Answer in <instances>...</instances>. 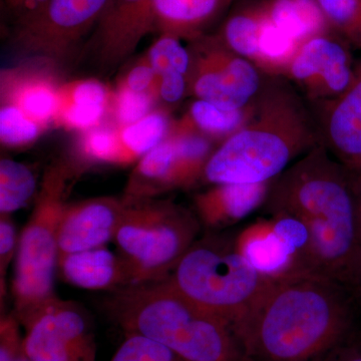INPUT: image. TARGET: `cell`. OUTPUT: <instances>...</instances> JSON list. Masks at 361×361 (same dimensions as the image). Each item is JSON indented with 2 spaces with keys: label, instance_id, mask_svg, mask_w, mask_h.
Listing matches in <instances>:
<instances>
[{
  "label": "cell",
  "instance_id": "obj_4",
  "mask_svg": "<svg viewBox=\"0 0 361 361\" xmlns=\"http://www.w3.org/2000/svg\"><path fill=\"white\" fill-rule=\"evenodd\" d=\"M104 305L123 334L160 342L185 361H251L231 327L186 298L168 278L110 292Z\"/></svg>",
  "mask_w": 361,
  "mask_h": 361
},
{
  "label": "cell",
  "instance_id": "obj_36",
  "mask_svg": "<svg viewBox=\"0 0 361 361\" xmlns=\"http://www.w3.org/2000/svg\"><path fill=\"white\" fill-rule=\"evenodd\" d=\"M188 94V77L182 73H166L160 78L159 96L168 104H176Z\"/></svg>",
  "mask_w": 361,
  "mask_h": 361
},
{
  "label": "cell",
  "instance_id": "obj_12",
  "mask_svg": "<svg viewBox=\"0 0 361 361\" xmlns=\"http://www.w3.org/2000/svg\"><path fill=\"white\" fill-rule=\"evenodd\" d=\"M310 106L320 144L350 172L361 176V59L353 82L341 96Z\"/></svg>",
  "mask_w": 361,
  "mask_h": 361
},
{
  "label": "cell",
  "instance_id": "obj_37",
  "mask_svg": "<svg viewBox=\"0 0 361 361\" xmlns=\"http://www.w3.org/2000/svg\"><path fill=\"white\" fill-rule=\"evenodd\" d=\"M314 361H361V342L349 337Z\"/></svg>",
  "mask_w": 361,
  "mask_h": 361
},
{
  "label": "cell",
  "instance_id": "obj_41",
  "mask_svg": "<svg viewBox=\"0 0 361 361\" xmlns=\"http://www.w3.org/2000/svg\"><path fill=\"white\" fill-rule=\"evenodd\" d=\"M236 1H237V0H236Z\"/></svg>",
  "mask_w": 361,
  "mask_h": 361
},
{
  "label": "cell",
  "instance_id": "obj_13",
  "mask_svg": "<svg viewBox=\"0 0 361 361\" xmlns=\"http://www.w3.org/2000/svg\"><path fill=\"white\" fill-rule=\"evenodd\" d=\"M123 209V201L113 197L66 204L59 225V257L115 241Z\"/></svg>",
  "mask_w": 361,
  "mask_h": 361
},
{
  "label": "cell",
  "instance_id": "obj_2",
  "mask_svg": "<svg viewBox=\"0 0 361 361\" xmlns=\"http://www.w3.org/2000/svg\"><path fill=\"white\" fill-rule=\"evenodd\" d=\"M353 294L315 273L271 280L239 331L249 360H317L353 336Z\"/></svg>",
  "mask_w": 361,
  "mask_h": 361
},
{
  "label": "cell",
  "instance_id": "obj_6",
  "mask_svg": "<svg viewBox=\"0 0 361 361\" xmlns=\"http://www.w3.org/2000/svg\"><path fill=\"white\" fill-rule=\"evenodd\" d=\"M201 226L196 214L171 201L125 203L114 242L132 285L170 276L198 240Z\"/></svg>",
  "mask_w": 361,
  "mask_h": 361
},
{
  "label": "cell",
  "instance_id": "obj_20",
  "mask_svg": "<svg viewBox=\"0 0 361 361\" xmlns=\"http://www.w3.org/2000/svg\"><path fill=\"white\" fill-rule=\"evenodd\" d=\"M59 89L54 78L44 71H18L2 78L4 104L18 106L42 128L56 121Z\"/></svg>",
  "mask_w": 361,
  "mask_h": 361
},
{
  "label": "cell",
  "instance_id": "obj_24",
  "mask_svg": "<svg viewBox=\"0 0 361 361\" xmlns=\"http://www.w3.org/2000/svg\"><path fill=\"white\" fill-rule=\"evenodd\" d=\"M173 123L165 111H154L137 122L118 128V164L128 165L139 161L167 139Z\"/></svg>",
  "mask_w": 361,
  "mask_h": 361
},
{
  "label": "cell",
  "instance_id": "obj_34",
  "mask_svg": "<svg viewBox=\"0 0 361 361\" xmlns=\"http://www.w3.org/2000/svg\"><path fill=\"white\" fill-rule=\"evenodd\" d=\"M18 239L11 215H0V287H4L9 265L18 253Z\"/></svg>",
  "mask_w": 361,
  "mask_h": 361
},
{
  "label": "cell",
  "instance_id": "obj_30",
  "mask_svg": "<svg viewBox=\"0 0 361 361\" xmlns=\"http://www.w3.org/2000/svg\"><path fill=\"white\" fill-rule=\"evenodd\" d=\"M156 97H159L156 90L135 92L118 85L111 103L116 127H125L149 115Z\"/></svg>",
  "mask_w": 361,
  "mask_h": 361
},
{
  "label": "cell",
  "instance_id": "obj_23",
  "mask_svg": "<svg viewBox=\"0 0 361 361\" xmlns=\"http://www.w3.org/2000/svg\"><path fill=\"white\" fill-rule=\"evenodd\" d=\"M270 21L299 44L330 32L316 0H264Z\"/></svg>",
  "mask_w": 361,
  "mask_h": 361
},
{
  "label": "cell",
  "instance_id": "obj_5",
  "mask_svg": "<svg viewBox=\"0 0 361 361\" xmlns=\"http://www.w3.org/2000/svg\"><path fill=\"white\" fill-rule=\"evenodd\" d=\"M168 280L238 336L272 279L258 272L239 253L235 239L208 234L195 242Z\"/></svg>",
  "mask_w": 361,
  "mask_h": 361
},
{
  "label": "cell",
  "instance_id": "obj_25",
  "mask_svg": "<svg viewBox=\"0 0 361 361\" xmlns=\"http://www.w3.org/2000/svg\"><path fill=\"white\" fill-rule=\"evenodd\" d=\"M250 111L251 104L239 110H225L196 99L182 118L193 129L221 144L246 123Z\"/></svg>",
  "mask_w": 361,
  "mask_h": 361
},
{
  "label": "cell",
  "instance_id": "obj_32",
  "mask_svg": "<svg viewBox=\"0 0 361 361\" xmlns=\"http://www.w3.org/2000/svg\"><path fill=\"white\" fill-rule=\"evenodd\" d=\"M118 129L97 127L85 130L80 142V149L85 160L99 163L118 164Z\"/></svg>",
  "mask_w": 361,
  "mask_h": 361
},
{
  "label": "cell",
  "instance_id": "obj_1",
  "mask_svg": "<svg viewBox=\"0 0 361 361\" xmlns=\"http://www.w3.org/2000/svg\"><path fill=\"white\" fill-rule=\"evenodd\" d=\"M263 207L307 227L310 273L361 293L357 175L318 144L271 182Z\"/></svg>",
  "mask_w": 361,
  "mask_h": 361
},
{
  "label": "cell",
  "instance_id": "obj_18",
  "mask_svg": "<svg viewBox=\"0 0 361 361\" xmlns=\"http://www.w3.org/2000/svg\"><path fill=\"white\" fill-rule=\"evenodd\" d=\"M183 187L174 139L169 134L167 139L137 161L122 200L128 204L154 199L158 195Z\"/></svg>",
  "mask_w": 361,
  "mask_h": 361
},
{
  "label": "cell",
  "instance_id": "obj_16",
  "mask_svg": "<svg viewBox=\"0 0 361 361\" xmlns=\"http://www.w3.org/2000/svg\"><path fill=\"white\" fill-rule=\"evenodd\" d=\"M58 272L66 283L87 290L113 292L132 285L122 257L106 247L59 256Z\"/></svg>",
  "mask_w": 361,
  "mask_h": 361
},
{
  "label": "cell",
  "instance_id": "obj_27",
  "mask_svg": "<svg viewBox=\"0 0 361 361\" xmlns=\"http://www.w3.org/2000/svg\"><path fill=\"white\" fill-rule=\"evenodd\" d=\"M330 32L361 51V0H316Z\"/></svg>",
  "mask_w": 361,
  "mask_h": 361
},
{
  "label": "cell",
  "instance_id": "obj_9",
  "mask_svg": "<svg viewBox=\"0 0 361 361\" xmlns=\"http://www.w3.org/2000/svg\"><path fill=\"white\" fill-rule=\"evenodd\" d=\"M108 0H47L37 13L16 21L13 42L44 59L71 54L101 20Z\"/></svg>",
  "mask_w": 361,
  "mask_h": 361
},
{
  "label": "cell",
  "instance_id": "obj_31",
  "mask_svg": "<svg viewBox=\"0 0 361 361\" xmlns=\"http://www.w3.org/2000/svg\"><path fill=\"white\" fill-rule=\"evenodd\" d=\"M126 338L111 361H185L172 349L140 334H125Z\"/></svg>",
  "mask_w": 361,
  "mask_h": 361
},
{
  "label": "cell",
  "instance_id": "obj_38",
  "mask_svg": "<svg viewBox=\"0 0 361 361\" xmlns=\"http://www.w3.org/2000/svg\"><path fill=\"white\" fill-rule=\"evenodd\" d=\"M4 4L16 16V21L39 11L47 0H4Z\"/></svg>",
  "mask_w": 361,
  "mask_h": 361
},
{
  "label": "cell",
  "instance_id": "obj_26",
  "mask_svg": "<svg viewBox=\"0 0 361 361\" xmlns=\"http://www.w3.org/2000/svg\"><path fill=\"white\" fill-rule=\"evenodd\" d=\"M37 183L27 166L11 159L0 161V215H11L32 200Z\"/></svg>",
  "mask_w": 361,
  "mask_h": 361
},
{
  "label": "cell",
  "instance_id": "obj_40",
  "mask_svg": "<svg viewBox=\"0 0 361 361\" xmlns=\"http://www.w3.org/2000/svg\"><path fill=\"white\" fill-rule=\"evenodd\" d=\"M16 361H32L30 358L26 356L25 353H23V355L20 356Z\"/></svg>",
  "mask_w": 361,
  "mask_h": 361
},
{
  "label": "cell",
  "instance_id": "obj_11",
  "mask_svg": "<svg viewBox=\"0 0 361 361\" xmlns=\"http://www.w3.org/2000/svg\"><path fill=\"white\" fill-rule=\"evenodd\" d=\"M355 66L351 47L329 32L300 44L283 78L308 104H318L341 96L353 82Z\"/></svg>",
  "mask_w": 361,
  "mask_h": 361
},
{
  "label": "cell",
  "instance_id": "obj_3",
  "mask_svg": "<svg viewBox=\"0 0 361 361\" xmlns=\"http://www.w3.org/2000/svg\"><path fill=\"white\" fill-rule=\"evenodd\" d=\"M318 144L310 104L288 80L267 75L248 120L216 147L202 180L213 185L272 182Z\"/></svg>",
  "mask_w": 361,
  "mask_h": 361
},
{
  "label": "cell",
  "instance_id": "obj_7",
  "mask_svg": "<svg viewBox=\"0 0 361 361\" xmlns=\"http://www.w3.org/2000/svg\"><path fill=\"white\" fill-rule=\"evenodd\" d=\"M73 170L66 164L45 173L37 204L18 239L13 280L14 313L20 323L56 297L59 232Z\"/></svg>",
  "mask_w": 361,
  "mask_h": 361
},
{
  "label": "cell",
  "instance_id": "obj_28",
  "mask_svg": "<svg viewBox=\"0 0 361 361\" xmlns=\"http://www.w3.org/2000/svg\"><path fill=\"white\" fill-rule=\"evenodd\" d=\"M147 61L159 78L171 73H182L188 77L191 68V54L178 37L160 35L149 47Z\"/></svg>",
  "mask_w": 361,
  "mask_h": 361
},
{
  "label": "cell",
  "instance_id": "obj_29",
  "mask_svg": "<svg viewBox=\"0 0 361 361\" xmlns=\"http://www.w3.org/2000/svg\"><path fill=\"white\" fill-rule=\"evenodd\" d=\"M44 128L35 123L18 106L6 104L0 111V139L6 146L20 147L32 144Z\"/></svg>",
  "mask_w": 361,
  "mask_h": 361
},
{
  "label": "cell",
  "instance_id": "obj_39",
  "mask_svg": "<svg viewBox=\"0 0 361 361\" xmlns=\"http://www.w3.org/2000/svg\"><path fill=\"white\" fill-rule=\"evenodd\" d=\"M358 217H360L361 241V176H358Z\"/></svg>",
  "mask_w": 361,
  "mask_h": 361
},
{
  "label": "cell",
  "instance_id": "obj_35",
  "mask_svg": "<svg viewBox=\"0 0 361 361\" xmlns=\"http://www.w3.org/2000/svg\"><path fill=\"white\" fill-rule=\"evenodd\" d=\"M159 85H160V78L157 75L156 71L147 61L146 63L133 68L118 85L135 92H149V90H156L159 92Z\"/></svg>",
  "mask_w": 361,
  "mask_h": 361
},
{
  "label": "cell",
  "instance_id": "obj_33",
  "mask_svg": "<svg viewBox=\"0 0 361 361\" xmlns=\"http://www.w3.org/2000/svg\"><path fill=\"white\" fill-rule=\"evenodd\" d=\"M20 323L16 315H2L0 322V361H16L23 353Z\"/></svg>",
  "mask_w": 361,
  "mask_h": 361
},
{
  "label": "cell",
  "instance_id": "obj_21",
  "mask_svg": "<svg viewBox=\"0 0 361 361\" xmlns=\"http://www.w3.org/2000/svg\"><path fill=\"white\" fill-rule=\"evenodd\" d=\"M110 106L111 96L103 84L96 80H77L59 89L56 122L85 132L99 126Z\"/></svg>",
  "mask_w": 361,
  "mask_h": 361
},
{
  "label": "cell",
  "instance_id": "obj_17",
  "mask_svg": "<svg viewBox=\"0 0 361 361\" xmlns=\"http://www.w3.org/2000/svg\"><path fill=\"white\" fill-rule=\"evenodd\" d=\"M235 246L258 272L271 279L304 273L295 254L278 234L271 218L257 220L239 233Z\"/></svg>",
  "mask_w": 361,
  "mask_h": 361
},
{
  "label": "cell",
  "instance_id": "obj_8",
  "mask_svg": "<svg viewBox=\"0 0 361 361\" xmlns=\"http://www.w3.org/2000/svg\"><path fill=\"white\" fill-rule=\"evenodd\" d=\"M191 68L188 94L225 110L250 106L264 85L266 77L257 66L235 54L215 35L190 42Z\"/></svg>",
  "mask_w": 361,
  "mask_h": 361
},
{
  "label": "cell",
  "instance_id": "obj_15",
  "mask_svg": "<svg viewBox=\"0 0 361 361\" xmlns=\"http://www.w3.org/2000/svg\"><path fill=\"white\" fill-rule=\"evenodd\" d=\"M270 184L213 185L195 196V214L212 231L236 224L264 206Z\"/></svg>",
  "mask_w": 361,
  "mask_h": 361
},
{
  "label": "cell",
  "instance_id": "obj_14",
  "mask_svg": "<svg viewBox=\"0 0 361 361\" xmlns=\"http://www.w3.org/2000/svg\"><path fill=\"white\" fill-rule=\"evenodd\" d=\"M154 0H108L92 37L102 63L115 65L154 32Z\"/></svg>",
  "mask_w": 361,
  "mask_h": 361
},
{
  "label": "cell",
  "instance_id": "obj_10",
  "mask_svg": "<svg viewBox=\"0 0 361 361\" xmlns=\"http://www.w3.org/2000/svg\"><path fill=\"white\" fill-rule=\"evenodd\" d=\"M23 348L32 361H96L97 343L87 316L58 296L20 323Z\"/></svg>",
  "mask_w": 361,
  "mask_h": 361
},
{
  "label": "cell",
  "instance_id": "obj_22",
  "mask_svg": "<svg viewBox=\"0 0 361 361\" xmlns=\"http://www.w3.org/2000/svg\"><path fill=\"white\" fill-rule=\"evenodd\" d=\"M266 16L264 0H239L214 35L228 49L254 65Z\"/></svg>",
  "mask_w": 361,
  "mask_h": 361
},
{
  "label": "cell",
  "instance_id": "obj_19",
  "mask_svg": "<svg viewBox=\"0 0 361 361\" xmlns=\"http://www.w3.org/2000/svg\"><path fill=\"white\" fill-rule=\"evenodd\" d=\"M236 0H154V32L189 42L206 30Z\"/></svg>",
  "mask_w": 361,
  "mask_h": 361
}]
</instances>
